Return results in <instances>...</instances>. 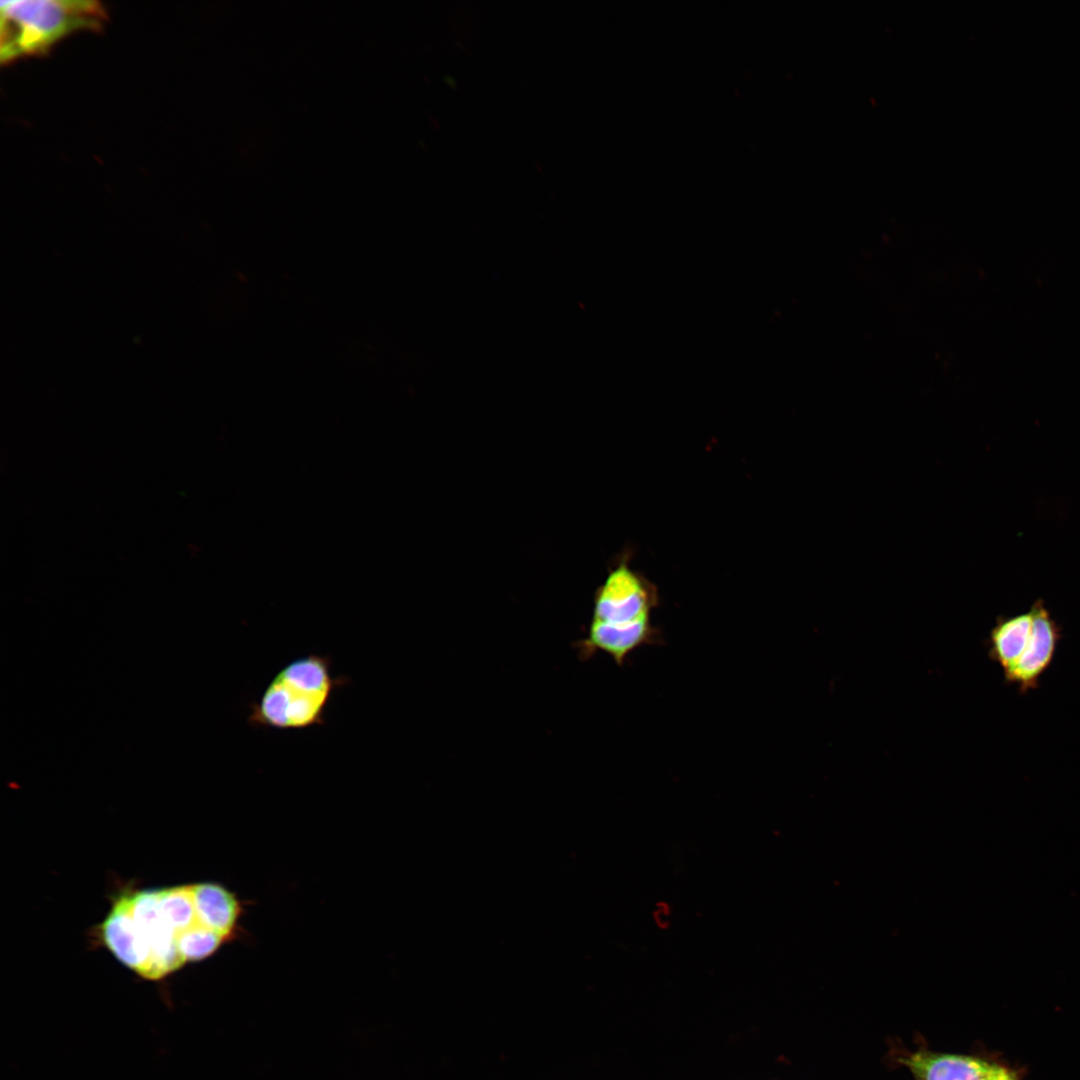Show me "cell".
Wrapping results in <instances>:
<instances>
[{"mask_svg":"<svg viewBox=\"0 0 1080 1080\" xmlns=\"http://www.w3.org/2000/svg\"><path fill=\"white\" fill-rule=\"evenodd\" d=\"M330 656L309 654L284 665L259 699L249 705L254 728L301 730L325 723L326 707L335 691L350 682L331 671Z\"/></svg>","mask_w":1080,"mask_h":1080,"instance_id":"1","label":"cell"},{"mask_svg":"<svg viewBox=\"0 0 1080 1080\" xmlns=\"http://www.w3.org/2000/svg\"><path fill=\"white\" fill-rule=\"evenodd\" d=\"M989 1080H1017V1079L1015 1078V1076L1011 1072H1009L1005 1068L999 1066L998 1069L996 1070V1072L992 1075V1077Z\"/></svg>","mask_w":1080,"mask_h":1080,"instance_id":"9","label":"cell"},{"mask_svg":"<svg viewBox=\"0 0 1080 1080\" xmlns=\"http://www.w3.org/2000/svg\"><path fill=\"white\" fill-rule=\"evenodd\" d=\"M1029 610L1011 617H999L987 639L988 656L1002 671L1010 668L1023 653L1032 629Z\"/></svg>","mask_w":1080,"mask_h":1080,"instance_id":"7","label":"cell"},{"mask_svg":"<svg viewBox=\"0 0 1080 1080\" xmlns=\"http://www.w3.org/2000/svg\"><path fill=\"white\" fill-rule=\"evenodd\" d=\"M192 890L202 922L227 938L231 937L242 912L237 897L227 888L213 882L193 884Z\"/></svg>","mask_w":1080,"mask_h":1080,"instance_id":"6","label":"cell"},{"mask_svg":"<svg viewBox=\"0 0 1080 1080\" xmlns=\"http://www.w3.org/2000/svg\"><path fill=\"white\" fill-rule=\"evenodd\" d=\"M915 1080H989L998 1065L979 1058L917 1051L902 1059Z\"/></svg>","mask_w":1080,"mask_h":1080,"instance_id":"5","label":"cell"},{"mask_svg":"<svg viewBox=\"0 0 1080 1080\" xmlns=\"http://www.w3.org/2000/svg\"><path fill=\"white\" fill-rule=\"evenodd\" d=\"M1 63L45 53L79 30L100 29L106 13L95 1L16 0L1 2Z\"/></svg>","mask_w":1080,"mask_h":1080,"instance_id":"3","label":"cell"},{"mask_svg":"<svg viewBox=\"0 0 1080 1080\" xmlns=\"http://www.w3.org/2000/svg\"><path fill=\"white\" fill-rule=\"evenodd\" d=\"M226 939L223 934L201 925L183 936L179 949L185 961L203 960L216 952Z\"/></svg>","mask_w":1080,"mask_h":1080,"instance_id":"8","label":"cell"},{"mask_svg":"<svg viewBox=\"0 0 1080 1080\" xmlns=\"http://www.w3.org/2000/svg\"><path fill=\"white\" fill-rule=\"evenodd\" d=\"M655 593L632 571L621 567L600 588L587 637L581 641L584 656L602 651L622 666L631 653L662 641L651 612Z\"/></svg>","mask_w":1080,"mask_h":1080,"instance_id":"2","label":"cell"},{"mask_svg":"<svg viewBox=\"0 0 1080 1080\" xmlns=\"http://www.w3.org/2000/svg\"><path fill=\"white\" fill-rule=\"evenodd\" d=\"M1030 611L1033 619L1029 641L1017 661L1003 671L1005 682L1016 685L1020 693L1039 686V680L1052 663L1062 638L1061 627L1042 600H1037Z\"/></svg>","mask_w":1080,"mask_h":1080,"instance_id":"4","label":"cell"}]
</instances>
